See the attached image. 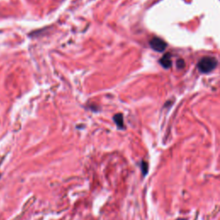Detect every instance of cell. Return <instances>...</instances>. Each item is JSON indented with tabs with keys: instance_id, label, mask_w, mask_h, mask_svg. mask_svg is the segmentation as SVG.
<instances>
[{
	"instance_id": "7a4b0ae2",
	"label": "cell",
	"mask_w": 220,
	"mask_h": 220,
	"mask_svg": "<svg viewBox=\"0 0 220 220\" xmlns=\"http://www.w3.org/2000/svg\"><path fill=\"white\" fill-rule=\"evenodd\" d=\"M150 46L156 52H163L167 48V43L158 37H154L150 41Z\"/></svg>"
},
{
	"instance_id": "5b68a950",
	"label": "cell",
	"mask_w": 220,
	"mask_h": 220,
	"mask_svg": "<svg viewBox=\"0 0 220 220\" xmlns=\"http://www.w3.org/2000/svg\"><path fill=\"white\" fill-rule=\"evenodd\" d=\"M142 172H143V175H145L147 172H148V164H147V163H145V162H142Z\"/></svg>"
},
{
	"instance_id": "6da1fadb",
	"label": "cell",
	"mask_w": 220,
	"mask_h": 220,
	"mask_svg": "<svg viewBox=\"0 0 220 220\" xmlns=\"http://www.w3.org/2000/svg\"><path fill=\"white\" fill-rule=\"evenodd\" d=\"M218 65V60L213 57H204L198 63V69L202 73H209L213 71Z\"/></svg>"
},
{
	"instance_id": "8992f818",
	"label": "cell",
	"mask_w": 220,
	"mask_h": 220,
	"mask_svg": "<svg viewBox=\"0 0 220 220\" xmlns=\"http://www.w3.org/2000/svg\"><path fill=\"white\" fill-rule=\"evenodd\" d=\"M176 66H177V68H179V69H182L185 66V61L183 60H181V59H179L176 61Z\"/></svg>"
},
{
	"instance_id": "277c9868",
	"label": "cell",
	"mask_w": 220,
	"mask_h": 220,
	"mask_svg": "<svg viewBox=\"0 0 220 220\" xmlns=\"http://www.w3.org/2000/svg\"><path fill=\"white\" fill-rule=\"evenodd\" d=\"M113 120L116 123V125H118L119 128H123L124 127V121H123V115L121 113H118L115 114L113 117Z\"/></svg>"
},
{
	"instance_id": "3957f363",
	"label": "cell",
	"mask_w": 220,
	"mask_h": 220,
	"mask_svg": "<svg viewBox=\"0 0 220 220\" xmlns=\"http://www.w3.org/2000/svg\"><path fill=\"white\" fill-rule=\"evenodd\" d=\"M160 64L165 69H169L172 66V60H171V54H165L160 60Z\"/></svg>"
}]
</instances>
